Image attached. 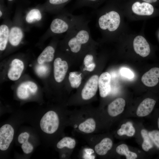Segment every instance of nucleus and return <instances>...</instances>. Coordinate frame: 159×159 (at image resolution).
<instances>
[{"mask_svg": "<svg viewBox=\"0 0 159 159\" xmlns=\"http://www.w3.org/2000/svg\"><path fill=\"white\" fill-rule=\"evenodd\" d=\"M102 112L96 109H82L68 112L67 125L73 133L96 134L101 126Z\"/></svg>", "mask_w": 159, "mask_h": 159, "instance_id": "1", "label": "nucleus"}, {"mask_svg": "<svg viewBox=\"0 0 159 159\" xmlns=\"http://www.w3.org/2000/svg\"><path fill=\"white\" fill-rule=\"evenodd\" d=\"M90 21L85 17L66 32L63 40L68 47L65 49L66 51L77 54L84 46L94 42L88 26Z\"/></svg>", "mask_w": 159, "mask_h": 159, "instance_id": "2", "label": "nucleus"}, {"mask_svg": "<svg viewBox=\"0 0 159 159\" xmlns=\"http://www.w3.org/2000/svg\"><path fill=\"white\" fill-rule=\"evenodd\" d=\"M68 112H59L50 110L41 118L39 125L42 130L55 137L61 133L64 126L67 125Z\"/></svg>", "mask_w": 159, "mask_h": 159, "instance_id": "3", "label": "nucleus"}, {"mask_svg": "<svg viewBox=\"0 0 159 159\" xmlns=\"http://www.w3.org/2000/svg\"><path fill=\"white\" fill-rule=\"evenodd\" d=\"M85 16L75 15L63 10L52 20L49 30V36H56L67 32Z\"/></svg>", "mask_w": 159, "mask_h": 159, "instance_id": "4", "label": "nucleus"}, {"mask_svg": "<svg viewBox=\"0 0 159 159\" xmlns=\"http://www.w3.org/2000/svg\"><path fill=\"white\" fill-rule=\"evenodd\" d=\"M81 137L94 151L97 156H102L106 155L113 146L112 140L108 137L102 138L96 134H83L73 133Z\"/></svg>", "mask_w": 159, "mask_h": 159, "instance_id": "5", "label": "nucleus"}, {"mask_svg": "<svg viewBox=\"0 0 159 159\" xmlns=\"http://www.w3.org/2000/svg\"><path fill=\"white\" fill-rule=\"evenodd\" d=\"M97 19L96 26L101 30L109 32L115 31L118 28L120 21L118 13L113 10L105 13L95 9Z\"/></svg>", "mask_w": 159, "mask_h": 159, "instance_id": "6", "label": "nucleus"}, {"mask_svg": "<svg viewBox=\"0 0 159 159\" xmlns=\"http://www.w3.org/2000/svg\"><path fill=\"white\" fill-rule=\"evenodd\" d=\"M20 17H16L12 25H10L9 42L13 47L19 45L24 36V30L20 21Z\"/></svg>", "mask_w": 159, "mask_h": 159, "instance_id": "7", "label": "nucleus"}, {"mask_svg": "<svg viewBox=\"0 0 159 159\" xmlns=\"http://www.w3.org/2000/svg\"><path fill=\"white\" fill-rule=\"evenodd\" d=\"M99 77L98 75H94L88 80L81 93L80 96L82 100H89L96 95L98 88Z\"/></svg>", "mask_w": 159, "mask_h": 159, "instance_id": "8", "label": "nucleus"}, {"mask_svg": "<svg viewBox=\"0 0 159 159\" xmlns=\"http://www.w3.org/2000/svg\"><path fill=\"white\" fill-rule=\"evenodd\" d=\"M14 130L10 124H6L0 128V149L4 151L7 150L12 141Z\"/></svg>", "mask_w": 159, "mask_h": 159, "instance_id": "9", "label": "nucleus"}, {"mask_svg": "<svg viewBox=\"0 0 159 159\" xmlns=\"http://www.w3.org/2000/svg\"><path fill=\"white\" fill-rule=\"evenodd\" d=\"M77 145V141L74 138L65 136L59 140L56 144L57 148L59 150H64L61 155L62 158H69Z\"/></svg>", "mask_w": 159, "mask_h": 159, "instance_id": "10", "label": "nucleus"}, {"mask_svg": "<svg viewBox=\"0 0 159 159\" xmlns=\"http://www.w3.org/2000/svg\"><path fill=\"white\" fill-rule=\"evenodd\" d=\"M38 90V87L34 82L26 81L21 83L16 90L18 97L21 100H26L35 94Z\"/></svg>", "mask_w": 159, "mask_h": 159, "instance_id": "11", "label": "nucleus"}, {"mask_svg": "<svg viewBox=\"0 0 159 159\" xmlns=\"http://www.w3.org/2000/svg\"><path fill=\"white\" fill-rule=\"evenodd\" d=\"M53 66L54 79L57 82H60L64 80L67 73L68 64L66 61L58 57L54 59Z\"/></svg>", "mask_w": 159, "mask_h": 159, "instance_id": "12", "label": "nucleus"}, {"mask_svg": "<svg viewBox=\"0 0 159 159\" xmlns=\"http://www.w3.org/2000/svg\"><path fill=\"white\" fill-rule=\"evenodd\" d=\"M133 46L136 53L143 57H147L150 52L149 45L142 36H138L135 38Z\"/></svg>", "mask_w": 159, "mask_h": 159, "instance_id": "13", "label": "nucleus"}, {"mask_svg": "<svg viewBox=\"0 0 159 159\" xmlns=\"http://www.w3.org/2000/svg\"><path fill=\"white\" fill-rule=\"evenodd\" d=\"M24 68V64L21 60L17 58L14 59L8 72V78L12 81L17 80L21 77Z\"/></svg>", "mask_w": 159, "mask_h": 159, "instance_id": "14", "label": "nucleus"}, {"mask_svg": "<svg viewBox=\"0 0 159 159\" xmlns=\"http://www.w3.org/2000/svg\"><path fill=\"white\" fill-rule=\"evenodd\" d=\"M111 76L107 72L102 73L98 79V87L100 96L102 98L106 97L111 90Z\"/></svg>", "mask_w": 159, "mask_h": 159, "instance_id": "15", "label": "nucleus"}, {"mask_svg": "<svg viewBox=\"0 0 159 159\" xmlns=\"http://www.w3.org/2000/svg\"><path fill=\"white\" fill-rule=\"evenodd\" d=\"M125 105V100L122 98L115 99L108 105L107 113L111 117H115L121 113L124 110Z\"/></svg>", "mask_w": 159, "mask_h": 159, "instance_id": "16", "label": "nucleus"}, {"mask_svg": "<svg viewBox=\"0 0 159 159\" xmlns=\"http://www.w3.org/2000/svg\"><path fill=\"white\" fill-rule=\"evenodd\" d=\"M159 68L153 67L145 72L142 76L141 80L146 86L152 87L158 82Z\"/></svg>", "mask_w": 159, "mask_h": 159, "instance_id": "17", "label": "nucleus"}, {"mask_svg": "<svg viewBox=\"0 0 159 159\" xmlns=\"http://www.w3.org/2000/svg\"><path fill=\"white\" fill-rule=\"evenodd\" d=\"M155 103V101L153 99L150 98L145 99L138 106L136 111L137 115L140 117L148 115L153 110Z\"/></svg>", "mask_w": 159, "mask_h": 159, "instance_id": "18", "label": "nucleus"}, {"mask_svg": "<svg viewBox=\"0 0 159 159\" xmlns=\"http://www.w3.org/2000/svg\"><path fill=\"white\" fill-rule=\"evenodd\" d=\"M132 9L134 13L140 15H150L154 11L152 5L146 2L141 3L136 2L133 4Z\"/></svg>", "mask_w": 159, "mask_h": 159, "instance_id": "19", "label": "nucleus"}, {"mask_svg": "<svg viewBox=\"0 0 159 159\" xmlns=\"http://www.w3.org/2000/svg\"><path fill=\"white\" fill-rule=\"evenodd\" d=\"M55 49L52 46L47 47L38 56L37 61L39 64H42L45 62H52L53 59Z\"/></svg>", "mask_w": 159, "mask_h": 159, "instance_id": "20", "label": "nucleus"}, {"mask_svg": "<svg viewBox=\"0 0 159 159\" xmlns=\"http://www.w3.org/2000/svg\"><path fill=\"white\" fill-rule=\"evenodd\" d=\"M10 25L4 23L0 26V50H4L9 42Z\"/></svg>", "mask_w": 159, "mask_h": 159, "instance_id": "21", "label": "nucleus"}, {"mask_svg": "<svg viewBox=\"0 0 159 159\" xmlns=\"http://www.w3.org/2000/svg\"><path fill=\"white\" fill-rule=\"evenodd\" d=\"M29 137V134L24 132L21 133L18 137L19 143L21 144V148L24 153L28 154L31 153L33 150V145L28 141Z\"/></svg>", "mask_w": 159, "mask_h": 159, "instance_id": "22", "label": "nucleus"}, {"mask_svg": "<svg viewBox=\"0 0 159 159\" xmlns=\"http://www.w3.org/2000/svg\"><path fill=\"white\" fill-rule=\"evenodd\" d=\"M72 0H49V7L48 11L51 13L59 14L63 7Z\"/></svg>", "mask_w": 159, "mask_h": 159, "instance_id": "23", "label": "nucleus"}, {"mask_svg": "<svg viewBox=\"0 0 159 159\" xmlns=\"http://www.w3.org/2000/svg\"><path fill=\"white\" fill-rule=\"evenodd\" d=\"M102 0H75L73 6L74 9L88 7L96 9Z\"/></svg>", "mask_w": 159, "mask_h": 159, "instance_id": "24", "label": "nucleus"}, {"mask_svg": "<svg viewBox=\"0 0 159 159\" xmlns=\"http://www.w3.org/2000/svg\"><path fill=\"white\" fill-rule=\"evenodd\" d=\"M42 15L40 10L37 9H33L29 11L26 14L25 20L28 24H33L41 21Z\"/></svg>", "mask_w": 159, "mask_h": 159, "instance_id": "25", "label": "nucleus"}, {"mask_svg": "<svg viewBox=\"0 0 159 159\" xmlns=\"http://www.w3.org/2000/svg\"><path fill=\"white\" fill-rule=\"evenodd\" d=\"M135 132V130L132 123L128 122L122 124L120 129L117 131V133L119 136L126 135L127 136H133Z\"/></svg>", "mask_w": 159, "mask_h": 159, "instance_id": "26", "label": "nucleus"}, {"mask_svg": "<svg viewBox=\"0 0 159 159\" xmlns=\"http://www.w3.org/2000/svg\"><path fill=\"white\" fill-rule=\"evenodd\" d=\"M116 151L120 155H124L127 159H135L137 157V154L129 150L127 146L125 144H121L116 148Z\"/></svg>", "mask_w": 159, "mask_h": 159, "instance_id": "27", "label": "nucleus"}, {"mask_svg": "<svg viewBox=\"0 0 159 159\" xmlns=\"http://www.w3.org/2000/svg\"><path fill=\"white\" fill-rule=\"evenodd\" d=\"M82 79L81 73L73 72L69 74V80L71 87L73 88H76L80 86Z\"/></svg>", "mask_w": 159, "mask_h": 159, "instance_id": "28", "label": "nucleus"}, {"mask_svg": "<svg viewBox=\"0 0 159 159\" xmlns=\"http://www.w3.org/2000/svg\"><path fill=\"white\" fill-rule=\"evenodd\" d=\"M141 133L143 139L142 145V148L144 151H147L153 147V143L146 130L145 129L142 130Z\"/></svg>", "mask_w": 159, "mask_h": 159, "instance_id": "29", "label": "nucleus"}, {"mask_svg": "<svg viewBox=\"0 0 159 159\" xmlns=\"http://www.w3.org/2000/svg\"><path fill=\"white\" fill-rule=\"evenodd\" d=\"M96 156L94 151L90 146L81 149L79 154L80 158L82 159H95Z\"/></svg>", "mask_w": 159, "mask_h": 159, "instance_id": "30", "label": "nucleus"}, {"mask_svg": "<svg viewBox=\"0 0 159 159\" xmlns=\"http://www.w3.org/2000/svg\"><path fill=\"white\" fill-rule=\"evenodd\" d=\"M148 135L151 140L156 146L159 148V131L153 130L148 132Z\"/></svg>", "mask_w": 159, "mask_h": 159, "instance_id": "31", "label": "nucleus"}, {"mask_svg": "<svg viewBox=\"0 0 159 159\" xmlns=\"http://www.w3.org/2000/svg\"><path fill=\"white\" fill-rule=\"evenodd\" d=\"M120 72L121 75L128 78L132 79L134 77L133 73L127 68H122L120 69Z\"/></svg>", "mask_w": 159, "mask_h": 159, "instance_id": "32", "label": "nucleus"}, {"mask_svg": "<svg viewBox=\"0 0 159 159\" xmlns=\"http://www.w3.org/2000/svg\"><path fill=\"white\" fill-rule=\"evenodd\" d=\"M94 55L91 53L87 54L85 56L84 59V64L85 67L94 63Z\"/></svg>", "mask_w": 159, "mask_h": 159, "instance_id": "33", "label": "nucleus"}, {"mask_svg": "<svg viewBox=\"0 0 159 159\" xmlns=\"http://www.w3.org/2000/svg\"><path fill=\"white\" fill-rule=\"evenodd\" d=\"M95 65V64L93 63L87 67H85L84 70L89 72H92L94 69Z\"/></svg>", "mask_w": 159, "mask_h": 159, "instance_id": "34", "label": "nucleus"}, {"mask_svg": "<svg viewBox=\"0 0 159 159\" xmlns=\"http://www.w3.org/2000/svg\"><path fill=\"white\" fill-rule=\"evenodd\" d=\"M143 1L148 3L154 2L157 1V0H142Z\"/></svg>", "mask_w": 159, "mask_h": 159, "instance_id": "35", "label": "nucleus"}, {"mask_svg": "<svg viewBox=\"0 0 159 159\" xmlns=\"http://www.w3.org/2000/svg\"><path fill=\"white\" fill-rule=\"evenodd\" d=\"M158 127L159 129V117L158 118Z\"/></svg>", "mask_w": 159, "mask_h": 159, "instance_id": "36", "label": "nucleus"}, {"mask_svg": "<svg viewBox=\"0 0 159 159\" xmlns=\"http://www.w3.org/2000/svg\"><path fill=\"white\" fill-rule=\"evenodd\" d=\"M8 0L9 1H13V0Z\"/></svg>", "mask_w": 159, "mask_h": 159, "instance_id": "37", "label": "nucleus"}]
</instances>
